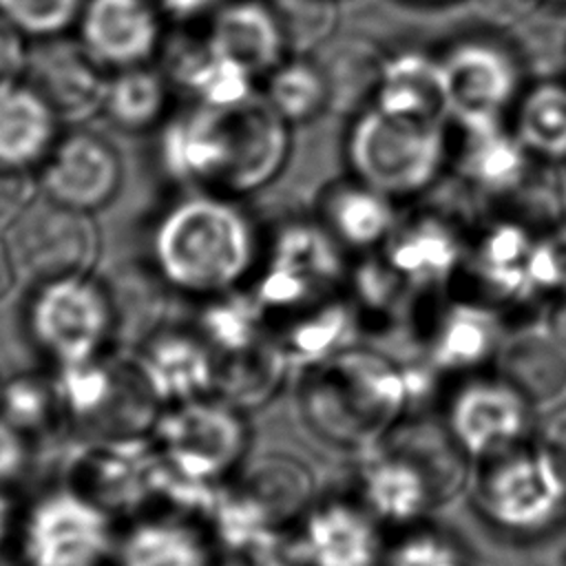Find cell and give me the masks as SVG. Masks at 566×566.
<instances>
[{"instance_id": "obj_7", "label": "cell", "mask_w": 566, "mask_h": 566, "mask_svg": "<svg viewBox=\"0 0 566 566\" xmlns=\"http://www.w3.org/2000/svg\"><path fill=\"white\" fill-rule=\"evenodd\" d=\"M440 60L449 119L502 122L522 95V69L513 51L489 38H462Z\"/></svg>"}, {"instance_id": "obj_39", "label": "cell", "mask_w": 566, "mask_h": 566, "mask_svg": "<svg viewBox=\"0 0 566 566\" xmlns=\"http://www.w3.org/2000/svg\"><path fill=\"white\" fill-rule=\"evenodd\" d=\"M557 197H559L562 210L566 212V161H562V170L557 177Z\"/></svg>"}, {"instance_id": "obj_3", "label": "cell", "mask_w": 566, "mask_h": 566, "mask_svg": "<svg viewBox=\"0 0 566 566\" xmlns=\"http://www.w3.org/2000/svg\"><path fill=\"white\" fill-rule=\"evenodd\" d=\"M354 179L400 199L427 190L449 159L447 124L367 106L345 142Z\"/></svg>"}, {"instance_id": "obj_22", "label": "cell", "mask_w": 566, "mask_h": 566, "mask_svg": "<svg viewBox=\"0 0 566 566\" xmlns=\"http://www.w3.org/2000/svg\"><path fill=\"white\" fill-rule=\"evenodd\" d=\"M502 378L526 400L548 402L566 389V352L544 336H520L500 358Z\"/></svg>"}, {"instance_id": "obj_24", "label": "cell", "mask_w": 566, "mask_h": 566, "mask_svg": "<svg viewBox=\"0 0 566 566\" xmlns=\"http://www.w3.org/2000/svg\"><path fill=\"white\" fill-rule=\"evenodd\" d=\"M265 102L287 122H307L329 104L323 69L310 60H283L268 73Z\"/></svg>"}, {"instance_id": "obj_27", "label": "cell", "mask_w": 566, "mask_h": 566, "mask_svg": "<svg viewBox=\"0 0 566 566\" xmlns=\"http://www.w3.org/2000/svg\"><path fill=\"white\" fill-rule=\"evenodd\" d=\"M0 413L22 433H40L53 427L64 409L55 382L18 376L0 387Z\"/></svg>"}, {"instance_id": "obj_37", "label": "cell", "mask_w": 566, "mask_h": 566, "mask_svg": "<svg viewBox=\"0 0 566 566\" xmlns=\"http://www.w3.org/2000/svg\"><path fill=\"white\" fill-rule=\"evenodd\" d=\"M15 526V506L13 500L0 491V548L11 537V531Z\"/></svg>"}, {"instance_id": "obj_34", "label": "cell", "mask_w": 566, "mask_h": 566, "mask_svg": "<svg viewBox=\"0 0 566 566\" xmlns=\"http://www.w3.org/2000/svg\"><path fill=\"white\" fill-rule=\"evenodd\" d=\"M544 438H546V444H548V449H551V453H553L557 467H559L562 473L566 475V405L559 407V409L551 416V420H548V424H546Z\"/></svg>"}, {"instance_id": "obj_2", "label": "cell", "mask_w": 566, "mask_h": 566, "mask_svg": "<svg viewBox=\"0 0 566 566\" xmlns=\"http://www.w3.org/2000/svg\"><path fill=\"white\" fill-rule=\"evenodd\" d=\"M248 217L217 197H192L164 214L153 250L161 279L190 294H217L234 285L254 261Z\"/></svg>"}, {"instance_id": "obj_5", "label": "cell", "mask_w": 566, "mask_h": 566, "mask_svg": "<svg viewBox=\"0 0 566 566\" xmlns=\"http://www.w3.org/2000/svg\"><path fill=\"white\" fill-rule=\"evenodd\" d=\"M55 387L64 413L99 440L142 438V431L157 420V398L137 363H106L95 356L60 367Z\"/></svg>"}, {"instance_id": "obj_20", "label": "cell", "mask_w": 566, "mask_h": 566, "mask_svg": "<svg viewBox=\"0 0 566 566\" xmlns=\"http://www.w3.org/2000/svg\"><path fill=\"white\" fill-rule=\"evenodd\" d=\"M117 557L119 566H210L203 537L177 515L148 517L130 526Z\"/></svg>"}, {"instance_id": "obj_41", "label": "cell", "mask_w": 566, "mask_h": 566, "mask_svg": "<svg viewBox=\"0 0 566 566\" xmlns=\"http://www.w3.org/2000/svg\"><path fill=\"white\" fill-rule=\"evenodd\" d=\"M555 2H566V0H555Z\"/></svg>"}, {"instance_id": "obj_30", "label": "cell", "mask_w": 566, "mask_h": 566, "mask_svg": "<svg viewBox=\"0 0 566 566\" xmlns=\"http://www.w3.org/2000/svg\"><path fill=\"white\" fill-rule=\"evenodd\" d=\"M531 283L566 296V223L537 237L531 254Z\"/></svg>"}, {"instance_id": "obj_33", "label": "cell", "mask_w": 566, "mask_h": 566, "mask_svg": "<svg viewBox=\"0 0 566 566\" xmlns=\"http://www.w3.org/2000/svg\"><path fill=\"white\" fill-rule=\"evenodd\" d=\"M27 51L20 31L0 15V84L15 80L24 71Z\"/></svg>"}, {"instance_id": "obj_10", "label": "cell", "mask_w": 566, "mask_h": 566, "mask_svg": "<svg viewBox=\"0 0 566 566\" xmlns=\"http://www.w3.org/2000/svg\"><path fill=\"white\" fill-rule=\"evenodd\" d=\"M44 42L27 53V84L49 104L57 119L82 122L104 108L108 80L102 64L71 40L42 38Z\"/></svg>"}, {"instance_id": "obj_15", "label": "cell", "mask_w": 566, "mask_h": 566, "mask_svg": "<svg viewBox=\"0 0 566 566\" xmlns=\"http://www.w3.org/2000/svg\"><path fill=\"white\" fill-rule=\"evenodd\" d=\"M137 367L157 402L168 407L197 400L214 380L206 347L179 332L150 336Z\"/></svg>"}, {"instance_id": "obj_21", "label": "cell", "mask_w": 566, "mask_h": 566, "mask_svg": "<svg viewBox=\"0 0 566 566\" xmlns=\"http://www.w3.org/2000/svg\"><path fill=\"white\" fill-rule=\"evenodd\" d=\"M175 80L195 95L199 106L226 108L252 95V75L219 55L208 42L181 49L172 62Z\"/></svg>"}, {"instance_id": "obj_1", "label": "cell", "mask_w": 566, "mask_h": 566, "mask_svg": "<svg viewBox=\"0 0 566 566\" xmlns=\"http://www.w3.org/2000/svg\"><path fill=\"white\" fill-rule=\"evenodd\" d=\"M290 155V124L265 102L199 106L170 122L161 137L164 168L181 181H201L228 192L259 190Z\"/></svg>"}, {"instance_id": "obj_17", "label": "cell", "mask_w": 566, "mask_h": 566, "mask_svg": "<svg viewBox=\"0 0 566 566\" xmlns=\"http://www.w3.org/2000/svg\"><path fill=\"white\" fill-rule=\"evenodd\" d=\"M374 106L398 115L449 119L440 60L422 51H400L382 60Z\"/></svg>"}, {"instance_id": "obj_11", "label": "cell", "mask_w": 566, "mask_h": 566, "mask_svg": "<svg viewBox=\"0 0 566 566\" xmlns=\"http://www.w3.org/2000/svg\"><path fill=\"white\" fill-rule=\"evenodd\" d=\"M161 460L155 444L142 438L102 440L80 462L77 491L111 511L135 506L157 493Z\"/></svg>"}, {"instance_id": "obj_38", "label": "cell", "mask_w": 566, "mask_h": 566, "mask_svg": "<svg viewBox=\"0 0 566 566\" xmlns=\"http://www.w3.org/2000/svg\"><path fill=\"white\" fill-rule=\"evenodd\" d=\"M551 329H553V338L566 352V296L559 301V305L551 316Z\"/></svg>"}, {"instance_id": "obj_16", "label": "cell", "mask_w": 566, "mask_h": 566, "mask_svg": "<svg viewBox=\"0 0 566 566\" xmlns=\"http://www.w3.org/2000/svg\"><path fill=\"white\" fill-rule=\"evenodd\" d=\"M460 146L458 166L469 184L489 195H504L526 177L531 153L522 146L513 130H506L502 122L458 124Z\"/></svg>"}, {"instance_id": "obj_14", "label": "cell", "mask_w": 566, "mask_h": 566, "mask_svg": "<svg viewBox=\"0 0 566 566\" xmlns=\"http://www.w3.org/2000/svg\"><path fill=\"white\" fill-rule=\"evenodd\" d=\"M206 42L252 77L268 75L276 69L290 46L279 11L263 0H234L223 4L214 13Z\"/></svg>"}, {"instance_id": "obj_13", "label": "cell", "mask_w": 566, "mask_h": 566, "mask_svg": "<svg viewBox=\"0 0 566 566\" xmlns=\"http://www.w3.org/2000/svg\"><path fill=\"white\" fill-rule=\"evenodd\" d=\"M80 35L102 66L133 69L157 51L159 20L148 0H88Z\"/></svg>"}, {"instance_id": "obj_19", "label": "cell", "mask_w": 566, "mask_h": 566, "mask_svg": "<svg viewBox=\"0 0 566 566\" xmlns=\"http://www.w3.org/2000/svg\"><path fill=\"white\" fill-rule=\"evenodd\" d=\"M323 228L338 245L367 250L394 234V199L354 179L334 186L321 201Z\"/></svg>"}, {"instance_id": "obj_23", "label": "cell", "mask_w": 566, "mask_h": 566, "mask_svg": "<svg viewBox=\"0 0 566 566\" xmlns=\"http://www.w3.org/2000/svg\"><path fill=\"white\" fill-rule=\"evenodd\" d=\"M513 108V133L531 157L566 161V82H539Z\"/></svg>"}, {"instance_id": "obj_6", "label": "cell", "mask_w": 566, "mask_h": 566, "mask_svg": "<svg viewBox=\"0 0 566 566\" xmlns=\"http://www.w3.org/2000/svg\"><path fill=\"white\" fill-rule=\"evenodd\" d=\"M20 544L27 566H106L117 555L108 511L73 486L31 506Z\"/></svg>"}, {"instance_id": "obj_28", "label": "cell", "mask_w": 566, "mask_h": 566, "mask_svg": "<svg viewBox=\"0 0 566 566\" xmlns=\"http://www.w3.org/2000/svg\"><path fill=\"white\" fill-rule=\"evenodd\" d=\"M533 243L535 239H531L522 228L500 223L480 239L473 261H478L480 272L493 281L531 283Z\"/></svg>"}, {"instance_id": "obj_8", "label": "cell", "mask_w": 566, "mask_h": 566, "mask_svg": "<svg viewBox=\"0 0 566 566\" xmlns=\"http://www.w3.org/2000/svg\"><path fill=\"white\" fill-rule=\"evenodd\" d=\"M29 327L40 349L66 367L97 356L113 334V314L99 283L66 279L40 285Z\"/></svg>"}, {"instance_id": "obj_36", "label": "cell", "mask_w": 566, "mask_h": 566, "mask_svg": "<svg viewBox=\"0 0 566 566\" xmlns=\"http://www.w3.org/2000/svg\"><path fill=\"white\" fill-rule=\"evenodd\" d=\"M159 2L172 15L188 18V15H197V13L206 11V9H210L217 0H159Z\"/></svg>"}, {"instance_id": "obj_26", "label": "cell", "mask_w": 566, "mask_h": 566, "mask_svg": "<svg viewBox=\"0 0 566 566\" xmlns=\"http://www.w3.org/2000/svg\"><path fill=\"white\" fill-rule=\"evenodd\" d=\"M166 88L157 73L133 66L124 69L113 82H108V93L104 108L111 119L122 128H146L164 111Z\"/></svg>"}, {"instance_id": "obj_25", "label": "cell", "mask_w": 566, "mask_h": 566, "mask_svg": "<svg viewBox=\"0 0 566 566\" xmlns=\"http://www.w3.org/2000/svg\"><path fill=\"white\" fill-rule=\"evenodd\" d=\"M104 287L113 314V332L126 336L146 334L164 314L159 281L137 268L115 272Z\"/></svg>"}, {"instance_id": "obj_32", "label": "cell", "mask_w": 566, "mask_h": 566, "mask_svg": "<svg viewBox=\"0 0 566 566\" xmlns=\"http://www.w3.org/2000/svg\"><path fill=\"white\" fill-rule=\"evenodd\" d=\"M27 464L24 433L0 413V482L20 475Z\"/></svg>"}, {"instance_id": "obj_35", "label": "cell", "mask_w": 566, "mask_h": 566, "mask_svg": "<svg viewBox=\"0 0 566 566\" xmlns=\"http://www.w3.org/2000/svg\"><path fill=\"white\" fill-rule=\"evenodd\" d=\"M18 276L20 274L15 270V263H13L11 250L7 245V239L0 237V303H4L11 296Z\"/></svg>"}, {"instance_id": "obj_18", "label": "cell", "mask_w": 566, "mask_h": 566, "mask_svg": "<svg viewBox=\"0 0 566 566\" xmlns=\"http://www.w3.org/2000/svg\"><path fill=\"white\" fill-rule=\"evenodd\" d=\"M55 113L27 82L0 84V166L27 170L53 146Z\"/></svg>"}, {"instance_id": "obj_4", "label": "cell", "mask_w": 566, "mask_h": 566, "mask_svg": "<svg viewBox=\"0 0 566 566\" xmlns=\"http://www.w3.org/2000/svg\"><path fill=\"white\" fill-rule=\"evenodd\" d=\"M22 279L46 285L84 279L99 252V234L86 210L33 197L4 232Z\"/></svg>"}, {"instance_id": "obj_9", "label": "cell", "mask_w": 566, "mask_h": 566, "mask_svg": "<svg viewBox=\"0 0 566 566\" xmlns=\"http://www.w3.org/2000/svg\"><path fill=\"white\" fill-rule=\"evenodd\" d=\"M153 429L164 469L197 486L234 458L239 442L232 418L201 400L170 405L166 413L157 416Z\"/></svg>"}, {"instance_id": "obj_40", "label": "cell", "mask_w": 566, "mask_h": 566, "mask_svg": "<svg viewBox=\"0 0 566 566\" xmlns=\"http://www.w3.org/2000/svg\"><path fill=\"white\" fill-rule=\"evenodd\" d=\"M413 2H424V4H436V2H449V0H413Z\"/></svg>"}, {"instance_id": "obj_31", "label": "cell", "mask_w": 566, "mask_h": 566, "mask_svg": "<svg viewBox=\"0 0 566 566\" xmlns=\"http://www.w3.org/2000/svg\"><path fill=\"white\" fill-rule=\"evenodd\" d=\"M33 197V184L27 170L0 166V232H7Z\"/></svg>"}, {"instance_id": "obj_12", "label": "cell", "mask_w": 566, "mask_h": 566, "mask_svg": "<svg viewBox=\"0 0 566 566\" xmlns=\"http://www.w3.org/2000/svg\"><path fill=\"white\" fill-rule=\"evenodd\" d=\"M119 177V159L104 139L93 133H73L53 146L42 184L51 199L91 212L113 199Z\"/></svg>"}, {"instance_id": "obj_29", "label": "cell", "mask_w": 566, "mask_h": 566, "mask_svg": "<svg viewBox=\"0 0 566 566\" xmlns=\"http://www.w3.org/2000/svg\"><path fill=\"white\" fill-rule=\"evenodd\" d=\"M80 4L82 0H0V15L20 33L53 38L77 18Z\"/></svg>"}]
</instances>
